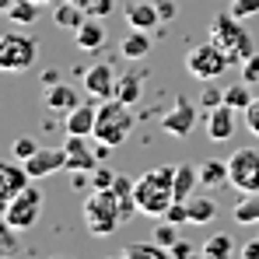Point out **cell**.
<instances>
[{
	"label": "cell",
	"mask_w": 259,
	"mask_h": 259,
	"mask_svg": "<svg viewBox=\"0 0 259 259\" xmlns=\"http://www.w3.org/2000/svg\"><path fill=\"white\" fill-rule=\"evenodd\" d=\"M112 182H116V172H109V168H102V165L91 172V186H95V189H109Z\"/></svg>",
	"instance_id": "8d00e7d4"
},
{
	"label": "cell",
	"mask_w": 259,
	"mask_h": 259,
	"mask_svg": "<svg viewBox=\"0 0 259 259\" xmlns=\"http://www.w3.org/2000/svg\"><path fill=\"white\" fill-rule=\"evenodd\" d=\"M231 63H235L231 53H228L221 42H214V39L193 46V49L186 53V70H189L193 77H200V81H217Z\"/></svg>",
	"instance_id": "277c9868"
},
{
	"label": "cell",
	"mask_w": 259,
	"mask_h": 259,
	"mask_svg": "<svg viewBox=\"0 0 259 259\" xmlns=\"http://www.w3.org/2000/svg\"><path fill=\"white\" fill-rule=\"evenodd\" d=\"M119 53L126 60H144L151 53V32H140V28H130V35L119 42Z\"/></svg>",
	"instance_id": "7402d4cb"
},
{
	"label": "cell",
	"mask_w": 259,
	"mask_h": 259,
	"mask_svg": "<svg viewBox=\"0 0 259 259\" xmlns=\"http://www.w3.org/2000/svg\"><path fill=\"white\" fill-rule=\"evenodd\" d=\"M200 186V165H175V200H189Z\"/></svg>",
	"instance_id": "ffe728a7"
},
{
	"label": "cell",
	"mask_w": 259,
	"mask_h": 259,
	"mask_svg": "<svg viewBox=\"0 0 259 259\" xmlns=\"http://www.w3.org/2000/svg\"><path fill=\"white\" fill-rule=\"evenodd\" d=\"M4 14H7L11 21H18V25H32V21L39 18V4H35V0H14L11 7H4Z\"/></svg>",
	"instance_id": "4316f807"
},
{
	"label": "cell",
	"mask_w": 259,
	"mask_h": 259,
	"mask_svg": "<svg viewBox=\"0 0 259 259\" xmlns=\"http://www.w3.org/2000/svg\"><path fill=\"white\" fill-rule=\"evenodd\" d=\"M231 14L235 18H252V14H259V0H231Z\"/></svg>",
	"instance_id": "d590c367"
},
{
	"label": "cell",
	"mask_w": 259,
	"mask_h": 259,
	"mask_svg": "<svg viewBox=\"0 0 259 259\" xmlns=\"http://www.w3.org/2000/svg\"><path fill=\"white\" fill-rule=\"evenodd\" d=\"M81 105V95H77V88H70V84H49L46 88V109H53V112H70V109H77Z\"/></svg>",
	"instance_id": "e0dca14e"
},
{
	"label": "cell",
	"mask_w": 259,
	"mask_h": 259,
	"mask_svg": "<svg viewBox=\"0 0 259 259\" xmlns=\"http://www.w3.org/2000/svg\"><path fill=\"white\" fill-rule=\"evenodd\" d=\"M88 11L81 4H74V0H56L53 4V21L60 25V28H70V32H77L81 25H84Z\"/></svg>",
	"instance_id": "ac0fdd59"
},
{
	"label": "cell",
	"mask_w": 259,
	"mask_h": 259,
	"mask_svg": "<svg viewBox=\"0 0 259 259\" xmlns=\"http://www.w3.org/2000/svg\"><path fill=\"white\" fill-rule=\"evenodd\" d=\"M81 217H84V228L91 238H109L119 224H126L123 217V200L116 196V189H95L81 207Z\"/></svg>",
	"instance_id": "7a4b0ae2"
},
{
	"label": "cell",
	"mask_w": 259,
	"mask_h": 259,
	"mask_svg": "<svg viewBox=\"0 0 259 259\" xmlns=\"http://www.w3.org/2000/svg\"><path fill=\"white\" fill-rule=\"evenodd\" d=\"M39 60V42L32 35H4L0 42V70L7 74H25Z\"/></svg>",
	"instance_id": "8992f818"
},
{
	"label": "cell",
	"mask_w": 259,
	"mask_h": 259,
	"mask_svg": "<svg viewBox=\"0 0 259 259\" xmlns=\"http://www.w3.org/2000/svg\"><path fill=\"white\" fill-rule=\"evenodd\" d=\"M39 217H42V193L35 186L21 189L11 203H4V221L18 231H32L39 224Z\"/></svg>",
	"instance_id": "52a82bcc"
},
{
	"label": "cell",
	"mask_w": 259,
	"mask_h": 259,
	"mask_svg": "<svg viewBox=\"0 0 259 259\" xmlns=\"http://www.w3.org/2000/svg\"><path fill=\"white\" fill-rule=\"evenodd\" d=\"M158 11H161V21H172L175 14H179V7H175V0H161V4H158Z\"/></svg>",
	"instance_id": "ab89813d"
},
{
	"label": "cell",
	"mask_w": 259,
	"mask_h": 259,
	"mask_svg": "<svg viewBox=\"0 0 259 259\" xmlns=\"http://www.w3.org/2000/svg\"><path fill=\"white\" fill-rule=\"evenodd\" d=\"M25 168L32 179H49V175L56 172H67V147H39L28 161H25Z\"/></svg>",
	"instance_id": "8fae6325"
},
{
	"label": "cell",
	"mask_w": 259,
	"mask_h": 259,
	"mask_svg": "<svg viewBox=\"0 0 259 259\" xmlns=\"http://www.w3.org/2000/svg\"><path fill=\"white\" fill-rule=\"evenodd\" d=\"M210 39L224 46L231 53V60H245V56L256 53L252 49V35L242 28V18H235L231 11L228 14H217L214 21H210Z\"/></svg>",
	"instance_id": "5b68a950"
},
{
	"label": "cell",
	"mask_w": 259,
	"mask_h": 259,
	"mask_svg": "<svg viewBox=\"0 0 259 259\" xmlns=\"http://www.w3.org/2000/svg\"><path fill=\"white\" fill-rule=\"evenodd\" d=\"M67 172H77V175H91L98 165H102V158H98V151L95 147H88V137L81 133H67Z\"/></svg>",
	"instance_id": "9c48e42d"
},
{
	"label": "cell",
	"mask_w": 259,
	"mask_h": 259,
	"mask_svg": "<svg viewBox=\"0 0 259 259\" xmlns=\"http://www.w3.org/2000/svg\"><path fill=\"white\" fill-rule=\"evenodd\" d=\"M123 256L126 259H165L172 252L161 242H130V245H123Z\"/></svg>",
	"instance_id": "d4e9b609"
},
{
	"label": "cell",
	"mask_w": 259,
	"mask_h": 259,
	"mask_svg": "<svg viewBox=\"0 0 259 259\" xmlns=\"http://www.w3.org/2000/svg\"><path fill=\"white\" fill-rule=\"evenodd\" d=\"M224 182H231V179H228V161H217V158L200 161V186L217 189V186H224Z\"/></svg>",
	"instance_id": "603a6c76"
},
{
	"label": "cell",
	"mask_w": 259,
	"mask_h": 259,
	"mask_svg": "<svg viewBox=\"0 0 259 259\" xmlns=\"http://www.w3.org/2000/svg\"><path fill=\"white\" fill-rule=\"evenodd\" d=\"M133 105H126L123 98H102L98 105V116H95V140L109 144V147H119L133 133Z\"/></svg>",
	"instance_id": "3957f363"
},
{
	"label": "cell",
	"mask_w": 259,
	"mask_h": 259,
	"mask_svg": "<svg viewBox=\"0 0 259 259\" xmlns=\"http://www.w3.org/2000/svg\"><path fill=\"white\" fill-rule=\"evenodd\" d=\"M126 25L130 28H140V32H154L158 28V21H161V11H158V4H151V0H133L126 4Z\"/></svg>",
	"instance_id": "5bb4252c"
},
{
	"label": "cell",
	"mask_w": 259,
	"mask_h": 259,
	"mask_svg": "<svg viewBox=\"0 0 259 259\" xmlns=\"http://www.w3.org/2000/svg\"><path fill=\"white\" fill-rule=\"evenodd\" d=\"M161 126H165V133H172V137H189L193 126H196V105H193L186 95H179L175 105L165 112Z\"/></svg>",
	"instance_id": "30bf717a"
},
{
	"label": "cell",
	"mask_w": 259,
	"mask_h": 259,
	"mask_svg": "<svg viewBox=\"0 0 259 259\" xmlns=\"http://www.w3.org/2000/svg\"><path fill=\"white\" fill-rule=\"evenodd\" d=\"M200 252H203L207 259H228L231 252H235V242H231V235L217 231V235H210V238L200 245Z\"/></svg>",
	"instance_id": "484cf974"
},
{
	"label": "cell",
	"mask_w": 259,
	"mask_h": 259,
	"mask_svg": "<svg viewBox=\"0 0 259 259\" xmlns=\"http://www.w3.org/2000/svg\"><path fill=\"white\" fill-rule=\"evenodd\" d=\"M74 42L81 46L84 53H95V49H102V46H105V28H102V21L88 14L84 25H81V28L74 32Z\"/></svg>",
	"instance_id": "d6986e66"
},
{
	"label": "cell",
	"mask_w": 259,
	"mask_h": 259,
	"mask_svg": "<svg viewBox=\"0 0 259 259\" xmlns=\"http://www.w3.org/2000/svg\"><path fill=\"white\" fill-rule=\"evenodd\" d=\"M175 203V165L151 168L137 179V210L144 217H165Z\"/></svg>",
	"instance_id": "6da1fadb"
},
{
	"label": "cell",
	"mask_w": 259,
	"mask_h": 259,
	"mask_svg": "<svg viewBox=\"0 0 259 259\" xmlns=\"http://www.w3.org/2000/svg\"><path fill=\"white\" fill-rule=\"evenodd\" d=\"M252 98H256V95L249 91V84H245V81H242V84H231V88H224V102H228L231 109H238V112H245Z\"/></svg>",
	"instance_id": "f1b7e54d"
},
{
	"label": "cell",
	"mask_w": 259,
	"mask_h": 259,
	"mask_svg": "<svg viewBox=\"0 0 259 259\" xmlns=\"http://www.w3.org/2000/svg\"><path fill=\"white\" fill-rule=\"evenodd\" d=\"M217 105H224V91L221 88H203V95H200V109H217Z\"/></svg>",
	"instance_id": "836d02e7"
},
{
	"label": "cell",
	"mask_w": 259,
	"mask_h": 259,
	"mask_svg": "<svg viewBox=\"0 0 259 259\" xmlns=\"http://www.w3.org/2000/svg\"><path fill=\"white\" fill-rule=\"evenodd\" d=\"M35 4H39V7H46V4H49V7H53V4H56V0H35Z\"/></svg>",
	"instance_id": "b9f144b4"
},
{
	"label": "cell",
	"mask_w": 259,
	"mask_h": 259,
	"mask_svg": "<svg viewBox=\"0 0 259 259\" xmlns=\"http://www.w3.org/2000/svg\"><path fill=\"white\" fill-rule=\"evenodd\" d=\"M242 81L245 84H259V53L242 60Z\"/></svg>",
	"instance_id": "d6a6232c"
},
{
	"label": "cell",
	"mask_w": 259,
	"mask_h": 259,
	"mask_svg": "<svg viewBox=\"0 0 259 259\" xmlns=\"http://www.w3.org/2000/svg\"><path fill=\"white\" fill-rule=\"evenodd\" d=\"M242 259H259V238L249 242V245H242Z\"/></svg>",
	"instance_id": "60d3db41"
},
{
	"label": "cell",
	"mask_w": 259,
	"mask_h": 259,
	"mask_svg": "<svg viewBox=\"0 0 259 259\" xmlns=\"http://www.w3.org/2000/svg\"><path fill=\"white\" fill-rule=\"evenodd\" d=\"M0 252H4V256L18 252V228H11L7 221L0 224Z\"/></svg>",
	"instance_id": "4dcf8cb0"
},
{
	"label": "cell",
	"mask_w": 259,
	"mask_h": 259,
	"mask_svg": "<svg viewBox=\"0 0 259 259\" xmlns=\"http://www.w3.org/2000/svg\"><path fill=\"white\" fill-rule=\"evenodd\" d=\"M112 4L116 0H84V11L91 18H109L112 14Z\"/></svg>",
	"instance_id": "e575fe53"
},
{
	"label": "cell",
	"mask_w": 259,
	"mask_h": 259,
	"mask_svg": "<svg viewBox=\"0 0 259 259\" xmlns=\"http://www.w3.org/2000/svg\"><path fill=\"white\" fill-rule=\"evenodd\" d=\"M154 242H161L165 249H172L175 242H179V224H172V221L158 224V228H154Z\"/></svg>",
	"instance_id": "f546056e"
},
{
	"label": "cell",
	"mask_w": 259,
	"mask_h": 259,
	"mask_svg": "<svg viewBox=\"0 0 259 259\" xmlns=\"http://www.w3.org/2000/svg\"><path fill=\"white\" fill-rule=\"evenodd\" d=\"M235 112H238V109H231L228 102L207 112V137H210L214 144L231 140V133H235Z\"/></svg>",
	"instance_id": "9a60e30c"
},
{
	"label": "cell",
	"mask_w": 259,
	"mask_h": 259,
	"mask_svg": "<svg viewBox=\"0 0 259 259\" xmlns=\"http://www.w3.org/2000/svg\"><path fill=\"white\" fill-rule=\"evenodd\" d=\"M140 95H144V74H140V70L119 74V81H116V98H123L126 105H137Z\"/></svg>",
	"instance_id": "44dd1931"
},
{
	"label": "cell",
	"mask_w": 259,
	"mask_h": 259,
	"mask_svg": "<svg viewBox=\"0 0 259 259\" xmlns=\"http://www.w3.org/2000/svg\"><path fill=\"white\" fill-rule=\"evenodd\" d=\"M116 81L119 74L112 70V63H91L84 70V91L91 98H116Z\"/></svg>",
	"instance_id": "7c38bea8"
},
{
	"label": "cell",
	"mask_w": 259,
	"mask_h": 259,
	"mask_svg": "<svg viewBox=\"0 0 259 259\" xmlns=\"http://www.w3.org/2000/svg\"><path fill=\"white\" fill-rule=\"evenodd\" d=\"M186 207H189V221H193V224H210L217 217V203L210 196H196V193H193V196L186 200Z\"/></svg>",
	"instance_id": "cb8c5ba5"
},
{
	"label": "cell",
	"mask_w": 259,
	"mask_h": 259,
	"mask_svg": "<svg viewBox=\"0 0 259 259\" xmlns=\"http://www.w3.org/2000/svg\"><path fill=\"white\" fill-rule=\"evenodd\" d=\"M32 186V175L25 168V161H4L0 165V203H11L21 189H28Z\"/></svg>",
	"instance_id": "4fadbf2b"
},
{
	"label": "cell",
	"mask_w": 259,
	"mask_h": 259,
	"mask_svg": "<svg viewBox=\"0 0 259 259\" xmlns=\"http://www.w3.org/2000/svg\"><path fill=\"white\" fill-rule=\"evenodd\" d=\"M242 116H245V126H249V133H256V137H259V95L249 102V109H245Z\"/></svg>",
	"instance_id": "74e56055"
},
{
	"label": "cell",
	"mask_w": 259,
	"mask_h": 259,
	"mask_svg": "<svg viewBox=\"0 0 259 259\" xmlns=\"http://www.w3.org/2000/svg\"><path fill=\"white\" fill-rule=\"evenodd\" d=\"M11 151H14V158H18V161H28V158H32L35 151H39V144H35L32 137H18Z\"/></svg>",
	"instance_id": "1f68e13d"
},
{
	"label": "cell",
	"mask_w": 259,
	"mask_h": 259,
	"mask_svg": "<svg viewBox=\"0 0 259 259\" xmlns=\"http://www.w3.org/2000/svg\"><path fill=\"white\" fill-rule=\"evenodd\" d=\"M228 179L242 193H259V147H238L228 158Z\"/></svg>",
	"instance_id": "ba28073f"
},
{
	"label": "cell",
	"mask_w": 259,
	"mask_h": 259,
	"mask_svg": "<svg viewBox=\"0 0 259 259\" xmlns=\"http://www.w3.org/2000/svg\"><path fill=\"white\" fill-rule=\"evenodd\" d=\"M74 4H81V7H84V0H74Z\"/></svg>",
	"instance_id": "7bdbcfd3"
},
{
	"label": "cell",
	"mask_w": 259,
	"mask_h": 259,
	"mask_svg": "<svg viewBox=\"0 0 259 259\" xmlns=\"http://www.w3.org/2000/svg\"><path fill=\"white\" fill-rule=\"evenodd\" d=\"M231 217H235L238 224H259V193H245Z\"/></svg>",
	"instance_id": "83f0119b"
},
{
	"label": "cell",
	"mask_w": 259,
	"mask_h": 259,
	"mask_svg": "<svg viewBox=\"0 0 259 259\" xmlns=\"http://www.w3.org/2000/svg\"><path fill=\"white\" fill-rule=\"evenodd\" d=\"M168 252H172L175 259H186V256H193V252H196V249H193V245H189V242H182V238H179V242H175L172 249H168Z\"/></svg>",
	"instance_id": "f35d334b"
},
{
	"label": "cell",
	"mask_w": 259,
	"mask_h": 259,
	"mask_svg": "<svg viewBox=\"0 0 259 259\" xmlns=\"http://www.w3.org/2000/svg\"><path fill=\"white\" fill-rule=\"evenodd\" d=\"M95 116H98V105H91V102H81L77 109H70V112H67L63 126H67V133L95 137Z\"/></svg>",
	"instance_id": "2e32d148"
}]
</instances>
